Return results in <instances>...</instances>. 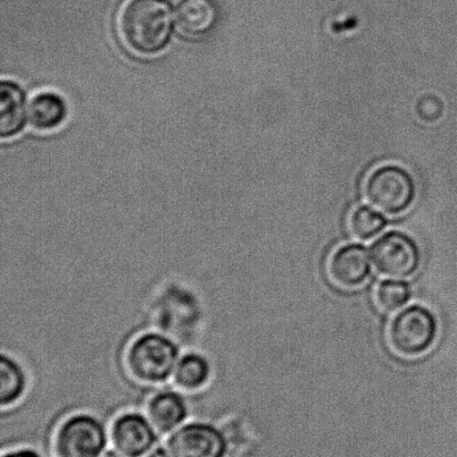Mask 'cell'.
<instances>
[{
	"label": "cell",
	"mask_w": 457,
	"mask_h": 457,
	"mask_svg": "<svg viewBox=\"0 0 457 457\" xmlns=\"http://www.w3.org/2000/svg\"><path fill=\"white\" fill-rule=\"evenodd\" d=\"M0 404L11 406L20 400L26 389V376L13 358L3 355L0 361Z\"/></svg>",
	"instance_id": "obj_15"
},
{
	"label": "cell",
	"mask_w": 457,
	"mask_h": 457,
	"mask_svg": "<svg viewBox=\"0 0 457 457\" xmlns=\"http://www.w3.org/2000/svg\"><path fill=\"white\" fill-rule=\"evenodd\" d=\"M29 121V107L24 89L12 80L0 84V134L3 139L15 138Z\"/></svg>",
	"instance_id": "obj_10"
},
{
	"label": "cell",
	"mask_w": 457,
	"mask_h": 457,
	"mask_svg": "<svg viewBox=\"0 0 457 457\" xmlns=\"http://www.w3.org/2000/svg\"><path fill=\"white\" fill-rule=\"evenodd\" d=\"M111 438L115 451L124 457H143L155 449L158 433L146 416L127 413L113 423Z\"/></svg>",
	"instance_id": "obj_8"
},
{
	"label": "cell",
	"mask_w": 457,
	"mask_h": 457,
	"mask_svg": "<svg viewBox=\"0 0 457 457\" xmlns=\"http://www.w3.org/2000/svg\"><path fill=\"white\" fill-rule=\"evenodd\" d=\"M165 450L171 457H225L228 445L220 429L194 422L183 424L170 434Z\"/></svg>",
	"instance_id": "obj_7"
},
{
	"label": "cell",
	"mask_w": 457,
	"mask_h": 457,
	"mask_svg": "<svg viewBox=\"0 0 457 457\" xmlns=\"http://www.w3.org/2000/svg\"><path fill=\"white\" fill-rule=\"evenodd\" d=\"M411 288L406 282L389 279L380 282L376 289V303L382 310L395 312L409 303L411 300Z\"/></svg>",
	"instance_id": "obj_17"
},
{
	"label": "cell",
	"mask_w": 457,
	"mask_h": 457,
	"mask_svg": "<svg viewBox=\"0 0 457 457\" xmlns=\"http://www.w3.org/2000/svg\"><path fill=\"white\" fill-rule=\"evenodd\" d=\"M365 196L380 212L396 216L413 206L418 188L409 170L398 165H383L366 179Z\"/></svg>",
	"instance_id": "obj_3"
},
{
	"label": "cell",
	"mask_w": 457,
	"mask_h": 457,
	"mask_svg": "<svg viewBox=\"0 0 457 457\" xmlns=\"http://www.w3.org/2000/svg\"><path fill=\"white\" fill-rule=\"evenodd\" d=\"M176 343L162 334H145L129 347L128 365L134 377L147 384L172 377L179 361Z\"/></svg>",
	"instance_id": "obj_4"
},
{
	"label": "cell",
	"mask_w": 457,
	"mask_h": 457,
	"mask_svg": "<svg viewBox=\"0 0 457 457\" xmlns=\"http://www.w3.org/2000/svg\"><path fill=\"white\" fill-rule=\"evenodd\" d=\"M387 226V219L378 210L362 205L353 209L349 217V230L356 239L370 241L382 233Z\"/></svg>",
	"instance_id": "obj_16"
},
{
	"label": "cell",
	"mask_w": 457,
	"mask_h": 457,
	"mask_svg": "<svg viewBox=\"0 0 457 457\" xmlns=\"http://www.w3.org/2000/svg\"><path fill=\"white\" fill-rule=\"evenodd\" d=\"M376 271L389 279L403 280L413 276L420 267V250L413 237L392 231L374 241L370 248Z\"/></svg>",
	"instance_id": "obj_5"
},
{
	"label": "cell",
	"mask_w": 457,
	"mask_h": 457,
	"mask_svg": "<svg viewBox=\"0 0 457 457\" xmlns=\"http://www.w3.org/2000/svg\"><path fill=\"white\" fill-rule=\"evenodd\" d=\"M69 115L65 98L56 92L36 94L29 106V123L37 131H53L64 124Z\"/></svg>",
	"instance_id": "obj_12"
},
{
	"label": "cell",
	"mask_w": 457,
	"mask_h": 457,
	"mask_svg": "<svg viewBox=\"0 0 457 457\" xmlns=\"http://www.w3.org/2000/svg\"><path fill=\"white\" fill-rule=\"evenodd\" d=\"M145 457H171L165 450V447H156L154 451H151L149 454Z\"/></svg>",
	"instance_id": "obj_19"
},
{
	"label": "cell",
	"mask_w": 457,
	"mask_h": 457,
	"mask_svg": "<svg viewBox=\"0 0 457 457\" xmlns=\"http://www.w3.org/2000/svg\"><path fill=\"white\" fill-rule=\"evenodd\" d=\"M146 418L156 433L170 436L186 422L187 405L185 398L173 391L156 394L147 404Z\"/></svg>",
	"instance_id": "obj_11"
},
{
	"label": "cell",
	"mask_w": 457,
	"mask_h": 457,
	"mask_svg": "<svg viewBox=\"0 0 457 457\" xmlns=\"http://www.w3.org/2000/svg\"><path fill=\"white\" fill-rule=\"evenodd\" d=\"M210 373L208 360L199 353L190 352L179 358L172 377L179 387L195 391L207 384Z\"/></svg>",
	"instance_id": "obj_14"
},
{
	"label": "cell",
	"mask_w": 457,
	"mask_h": 457,
	"mask_svg": "<svg viewBox=\"0 0 457 457\" xmlns=\"http://www.w3.org/2000/svg\"><path fill=\"white\" fill-rule=\"evenodd\" d=\"M218 12L212 0H181L176 12V20L183 34L204 36L214 29Z\"/></svg>",
	"instance_id": "obj_13"
},
{
	"label": "cell",
	"mask_w": 457,
	"mask_h": 457,
	"mask_svg": "<svg viewBox=\"0 0 457 457\" xmlns=\"http://www.w3.org/2000/svg\"><path fill=\"white\" fill-rule=\"evenodd\" d=\"M371 264L370 252L365 246L343 245L329 258L328 275L339 288L356 289L369 279Z\"/></svg>",
	"instance_id": "obj_9"
},
{
	"label": "cell",
	"mask_w": 457,
	"mask_h": 457,
	"mask_svg": "<svg viewBox=\"0 0 457 457\" xmlns=\"http://www.w3.org/2000/svg\"><path fill=\"white\" fill-rule=\"evenodd\" d=\"M438 335V321L428 308L413 304L393 317L388 328V343L394 352L406 358L425 355Z\"/></svg>",
	"instance_id": "obj_2"
},
{
	"label": "cell",
	"mask_w": 457,
	"mask_h": 457,
	"mask_svg": "<svg viewBox=\"0 0 457 457\" xmlns=\"http://www.w3.org/2000/svg\"><path fill=\"white\" fill-rule=\"evenodd\" d=\"M107 436L100 420L87 414L71 416L62 424L56 436L60 457H101Z\"/></svg>",
	"instance_id": "obj_6"
},
{
	"label": "cell",
	"mask_w": 457,
	"mask_h": 457,
	"mask_svg": "<svg viewBox=\"0 0 457 457\" xmlns=\"http://www.w3.org/2000/svg\"><path fill=\"white\" fill-rule=\"evenodd\" d=\"M101 457H124L122 454H120L119 452L116 451H107L104 452Z\"/></svg>",
	"instance_id": "obj_20"
},
{
	"label": "cell",
	"mask_w": 457,
	"mask_h": 457,
	"mask_svg": "<svg viewBox=\"0 0 457 457\" xmlns=\"http://www.w3.org/2000/svg\"><path fill=\"white\" fill-rule=\"evenodd\" d=\"M176 13L168 0H128L118 26L125 47L140 55H156L171 42Z\"/></svg>",
	"instance_id": "obj_1"
},
{
	"label": "cell",
	"mask_w": 457,
	"mask_h": 457,
	"mask_svg": "<svg viewBox=\"0 0 457 457\" xmlns=\"http://www.w3.org/2000/svg\"><path fill=\"white\" fill-rule=\"evenodd\" d=\"M3 457H42L40 456L37 452H35L33 450H27V449H21V450H15L12 452H8L6 455H4Z\"/></svg>",
	"instance_id": "obj_18"
}]
</instances>
